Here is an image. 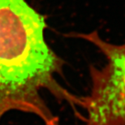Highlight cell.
Instances as JSON below:
<instances>
[{
    "mask_svg": "<svg viewBox=\"0 0 125 125\" xmlns=\"http://www.w3.org/2000/svg\"><path fill=\"white\" fill-rule=\"evenodd\" d=\"M46 17L26 0H0V120L11 111L33 114L59 125L42 98L47 90L76 111L81 97L56 81L65 63L45 39Z\"/></svg>",
    "mask_w": 125,
    "mask_h": 125,
    "instance_id": "1",
    "label": "cell"
},
{
    "mask_svg": "<svg viewBox=\"0 0 125 125\" xmlns=\"http://www.w3.org/2000/svg\"><path fill=\"white\" fill-rule=\"evenodd\" d=\"M91 42L106 59L101 68L89 67L91 89L81 97V106L86 112V125H125V42L115 45L106 42L97 31L89 33H71Z\"/></svg>",
    "mask_w": 125,
    "mask_h": 125,
    "instance_id": "2",
    "label": "cell"
}]
</instances>
